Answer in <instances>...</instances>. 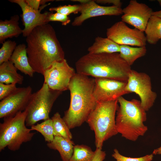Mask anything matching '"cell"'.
Returning a JSON list of instances; mask_svg holds the SVG:
<instances>
[{
    "instance_id": "6da1fadb",
    "label": "cell",
    "mask_w": 161,
    "mask_h": 161,
    "mask_svg": "<svg viewBox=\"0 0 161 161\" xmlns=\"http://www.w3.org/2000/svg\"><path fill=\"white\" fill-rule=\"evenodd\" d=\"M26 41L29 62L35 72L43 75L54 63L65 59L55 31L48 23L35 28Z\"/></svg>"
},
{
    "instance_id": "7a4b0ae2",
    "label": "cell",
    "mask_w": 161,
    "mask_h": 161,
    "mask_svg": "<svg viewBox=\"0 0 161 161\" xmlns=\"http://www.w3.org/2000/svg\"><path fill=\"white\" fill-rule=\"evenodd\" d=\"M95 78L76 73L69 82V107L63 119L70 129L86 121L97 103L93 94Z\"/></svg>"
},
{
    "instance_id": "3957f363",
    "label": "cell",
    "mask_w": 161,
    "mask_h": 161,
    "mask_svg": "<svg viewBox=\"0 0 161 161\" xmlns=\"http://www.w3.org/2000/svg\"><path fill=\"white\" fill-rule=\"evenodd\" d=\"M76 73L127 82L131 69L119 53H88L75 63Z\"/></svg>"
},
{
    "instance_id": "277c9868",
    "label": "cell",
    "mask_w": 161,
    "mask_h": 161,
    "mask_svg": "<svg viewBox=\"0 0 161 161\" xmlns=\"http://www.w3.org/2000/svg\"><path fill=\"white\" fill-rule=\"evenodd\" d=\"M117 101L120 106L116 112V128L118 133L128 140L134 141L143 136L147 127L144 123L147 119L146 111L140 101L133 99L128 100L122 96Z\"/></svg>"
},
{
    "instance_id": "5b68a950",
    "label": "cell",
    "mask_w": 161,
    "mask_h": 161,
    "mask_svg": "<svg viewBox=\"0 0 161 161\" xmlns=\"http://www.w3.org/2000/svg\"><path fill=\"white\" fill-rule=\"evenodd\" d=\"M117 100L97 102L86 122L95 134L96 148L102 149L104 141L118 133L115 114L118 108Z\"/></svg>"
},
{
    "instance_id": "8992f818",
    "label": "cell",
    "mask_w": 161,
    "mask_h": 161,
    "mask_svg": "<svg viewBox=\"0 0 161 161\" xmlns=\"http://www.w3.org/2000/svg\"><path fill=\"white\" fill-rule=\"evenodd\" d=\"M26 110L14 116L4 118L0 123V151L7 147L10 150H18L24 143L30 141L35 133L27 127Z\"/></svg>"
},
{
    "instance_id": "52a82bcc",
    "label": "cell",
    "mask_w": 161,
    "mask_h": 161,
    "mask_svg": "<svg viewBox=\"0 0 161 161\" xmlns=\"http://www.w3.org/2000/svg\"><path fill=\"white\" fill-rule=\"evenodd\" d=\"M62 92L51 89L44 83L39 89L32 94L25 110L26 126L31 127L40 120L49 118L53 104Z\"/></svg>"
},
{
    "instance_id": "ba28073f",
    "label": "cell",
    "mask_w": 161,
    "mask_h": 161,
    "mask_svg": "<svg viewBox=\"0 0 161 161\" xmlns=\"http://www.w3.org/2000/svg\"><path fill=\"white\" fill-rule=\"evenodd\" d=\"M126 90L140 97L141 106L146 112L153 106L157 97L152 90L151 78L146 73L131 69L126 83Z\"/></svg>"
},
{
    "instance_id": "9c48e42d",
    "label": "cell",
    "mask_w": 161,
    "mask_h": 161,
    "mask_svg": "<svg viewBox=\"0 0 161 161\" xmlns=\"http://www.w3.org/2000/svg\"><path fill=\"white\" fill-rule=\"evenodd\" d=\"M75 73L74 69L64 59L54 63L45 72L44 83L51 89L63 92L68 90L69 82Z\"/></svg>"
},
{
    "instance_id": "30bf717a",
    "label": "cell",
    "mask_w": 161,
    "mask_h": 161,
    "mask_svg": "<svg viewBox=\"0 0 161 161\" xmlns=\"http://www.w3.org/2000/svg\"><path fill=\"white\" fill-rule=\"evenodd\" d=\"M106 34L107 38L120 45L142 47L146 45L144 32L135 28H130L122 21L107 29Z\"/></svg>"
},
{
    "instance_id": "8fae6325",
    "label": "cell",
    "mask_w": 161,
    "mask_h": 161,
    "mask_svg": "<svg viewBox=\"0 0 161 161\" xmlns=\"http://www.w3.org/2000/svg\"><path fill=\"white\" fill-rule=\"evenodd\" d=\"M30 86L17 88L0 102V118L13 116L25 109L32 93Z\"/></svg>"
},
{
    "instance_id": "7c38bea8",
    "label": "cell",
    "mask_w": 161,
    "mask_h": 161,
    "mask_svg": "<svg viewBox=\"0 0 161 161\" xmlns=\"http://www.w3.org/2000/svg\"><path fill=\"white\" fill-rule=\"evenodd\" d=\"M126 83L109 78H95L94 97L97 102L117 100L128 94L126 90Z\"/></svg>"
},
{
    "instance_id": "4fadbf2b",
    "label": "cell",
    "mask_w": 161,
    "mask_h": 161,
    "mask_svg": "<svg viewBox=\"0 0 161 161\" xmlns=\"http://www.w3.org/2000/svg\"><path fill=\"white\" fill-rule=\"evenodd\" d=\"M153 12L146 4L138 2L136 0H131L123 9L122 21L144 32Z\"/></svg>"
},
{
    "instance_id": "5bb4252c",
    "label": "cell",
    "mask_w": 161,
    "mask_h": 161,
    "mask_svg": "<svg viewBox=\"0 0 161 161\" xmlns=\"http://www.w3.org/2000/svg\"><path fill=\"white\" fill-rule=\"evenodd\" d=\"M10 2L17 4L21 7L22 14L21 15L24 28L23 30V35L27 37L36 27L48 24V18L50 12L41 13V10L48 4L42 5L38 10L31 8L25 0H10Z\"/></svg>"
},
{
    "instance_id": "9a60e30c",
    "label": "cell",
    "mask_w": 161,
    "mask_h": 161,
    "mask_svg": "<svg viewBox=\"0 0 161 161\" xmlns=\"http://www.w3.org/2000/svg\"><path fill=\"white\" fill-rule=\"evenodd\" d=\"M81 14L75 17L72 24L73 26L81 25L86 20L89 18L103 16H120L123 14L121 7L112 5L104 6L100 5L95 0H88L81 4Z\"/></svg>"
},
{
    "instance_id": "2e32d148",
    "label": "cell",
    "mask_w": 161,
    "mask_h": 161,
    "mask_svg": "<svg viewBox=\"0 0 161 161\" xmlns=\"http://www.w3.org/2000/svg\"><path fill=\"white\" fill-rule=\"evenodd\" d=\"M9 61L21 72L30 77H33L35 72L29 64L25 44L17 46Z\"/></svg>"
},
{
    "instance_id": "e0dca14e",
    "label": "cell",
    "mask_w": 161,
    "mask_h": 161,
    "mask_svg": "<svg viewBox=\"0 0 161 161\" xmlns=\"http://www.w3.org/2000/svg\"><path fill=\"white\" fill-rule=\"evenodd\" d=\"M19 16L15 15L9 20L0 21V43L3 44L9 38L17 37L22 33L19 24Z\"/></svg>"
},
{
    "instance_id": "ac0fdd59",
    "label": "cell",
    "mask_w": 161,
    "mask_h": 161,
    "mask_svg": "<svg viewBox=\"0 0 161 161\" xmlns=\"http://www.w3.org/2000/svg\"><path fill=\"white\" fill-rule=\"evenodd\" d=\"M17 70L10 61L0 64V83L22 84L24 77L17 72Z\"/></svg>"
},
{
    "instance_id": "d6986e66",
    "label": "cell",
    "mask_w": 161,
    "mask_h": 161,
    "mask_svg": "<svg viewBox=\"0 0 161 161\" xmlns=\"http://www.w3.org/2000/svg\"><path fill=\"white\" fill-rule=\"evenodd\" d=\"M74 143L59 136H54L53 140L47 144L49 148L58 151L62 161H69L73 151Z\"/></svg>"
},
{
    "instance_id": "ffe728a7",
    "label": "cell",
    "mask_w": 161,
    "mask_h": 161,
    "mask_svg": "<svg viewBox=\"0 0 161 161\" xmlns=\"http://www.w3.org/2000/svg\"><path fill=\"white\" fill-rule=\"evenodd\" d=\"M120 45L108 38L96 37L93 44L88 49V53L99 54L120 52Z\"/></svg>"
},
{
    "instance_id": "44dd1931",
    "label": "cell",
    "mask_w": 161,
    "mask_h": 161,
    "mask_svg": "<svg viewBox=\"0 0 161 161\" xmlns=\"http://www.w3.org/2000/svg\"><path fill=\"white\" fill-rule=\"evenodd\" d=\"M146 41L151 44H155L161 39V18L152 16L144 31Z\"/></svg>"
},
{
    "instance_id": "7402d4cb",
    "label": "cell",
    "mask_w": 161,
    "mask_h": 161,
    "mask_svg": "<svg viewBox=\"0 0 161 161\" xmlns=\"http://www.w3.org/2000/svg\"><path fill=\"white\" fill-rule=\"evenodd\" d=\"M146 52L145 46L134 47L127 45H120V55L130 66L137 59L144 56Z\"/></svg>"
},
{
    "instance_id": "603a6c76",
    "label": "cell",
    "mask_w": 161,
    "mask_h": 161,
    "mask_svg": "<svg viewBox=\"0 0 161 161\" xmlns=\"http://www.w3.org/2000/svg\"><path fill=\"white\" fill-rule=\"evenodd\" d=\"M53 122L54 136H59L72 140V135L70 129L58 112L55 113L51 118Z\"/></svg>"
},
{
    "instance_id": "cb8c5ba5",
    "label": "cell",
    "mask_w": 161,
    "mask_h": 161,
    "mask_svg": "<svg viewBox=\"0 0 161 161\" xmlns=\"http://www.w3.org/2000/svg\"><path fill=\"white\" fill-rule=\"evenodd\" d=\"M95 151L86 145H74L72 155L69 161H92Z\"/></svg>"
},
{
    "instance_id": "d4e9b609",
    "label": "cell",
    "mask_w": 161,
    "mask_h": 161,
    "mask_svg": "<svg viewBox=\"0 0 161 161\" xmlns=\"http://www.w3.org/2000/svg\"><path fill=\"white\" fill-rule=\"evenodd\" d=\"M32 131H36L43 136L45 141L48 143L52 141L54 138L53 122L49 118L40 123H37L31 127Z\"/></svg>"
},
{
    "instance_id": "484cf974",
    "label": "cell",
    "mask_w": 161,
    "mask_h": 161,
    "mask_svg": "<svg viewBox=\"0 0 161 161\" xmlns=\"http://www.w3.org/2000/svg\"><path fill=\"white\" fill-rule=\"evenodd\" d=\"M16 46L15 41L7 40L2 44L0 49V64L9 61Z\"/></svg>"
},
{
    "instance_id": "4316f807",
    "label": "cell",
    "mask_w": 161,
    "mask_h": 161,
    "mask_svg": "<svg viewBox=\"0 0 161 161\" xmlns=\"http://www.w3.org/2000/svg\"><path fill=\"white\" fill-rule=\"evenodd\" d=\"M49 10L51 12L55 11L68 16L71 13L76 14L80 12V4L60 5L55 7H51Z\"/></svg>"
},
{
    "instance_id": "83f0119b",
    "label": "cell",
    "mask_w": 161,
    "mask_h": 161,
    "mask_svg": "<svg viewBox=\"0 0 161 161\" xmlns=\"http://www.w3.org/2000/svg\"><path fill=\"white\" fill-rule=\"evenodd\" d=\"M112 156L116 160V161H151L153 159L154 155L152 154L140 157L131 158L122 155L117 149H115Z\"/></svg>"
},
{
    "instance_id": "f1b7e54d",
    "label": "cell",
    "mask_w": 161,
    "mask_h": 161,
    "mask_svg": "<svg viewBox=\"0 0 161 161\" xmlns=\"http://www.w3.org/2000/svg\"><path fill=\"white\" fill-rule=\"evenodd\" d=\"M16 84L0 83V100H2L15 91L17 88Z\"/></svg>"
},
{
    "instance_id": "f546056e",
    "label": "cell",
    "mask_w": 161,
    "mask_h": 161,
    "mask_svg": "<svg viewBox=\"0 0 161 161\" xmlns=\"http://www.w3.org/2000/svg\"><path fill=\"white\" fill-rule=\"evenodd\" d=\"M48 21H57L61 23L62 25L66 26L69 24L71 21L69 18L68 16L64 15L58 12L53 13H50L48 18Z\"/></svg>"
},
{
    "instance_id": "4dcf8cb0",
    "label": "cell",
    "mask_w": 161,
    "mask_h": 161,
    "mask_svg": "<svg viewBox=\"0 0 161 161\" xmlns=\"http://www.w3.org/2000/svg\"><path fill=\"white\" fill-rule=\"evenodd\" d=\"M95 151V155L92 161H103L106 156L105 152L99 148H96Z\"/></svg>"
},
{
    "instance_id": "1f68e13d",
    "label": "cell",
    "mask_w": 161,
    "mask_h": 161,
    "mask_svg": "<svg viewBox=\"0 0 161 161\" xmlns=\"http://www.w3.org/2000/svg\"><path fill=\"white\" fill-rule=\"evenodd\" d=\"M98 4H112L113 5L121 7L122 3L120 0H95Z\"/></svg>"
},
{
    "instance_id": "d6a6232c",
    "label": "cell",
    "mask_w": 161,
    "mask_h": 161,
    "mask_svg": "<svg viewBox=\"0 0 161 161\" xmlns=\"http://www.w3.org/2000/svg\"><path fill=\"white\" fill-rule=\"evenodd\" d=\"M25 1L31 8L35 10H38L40 5H41L40 0H25Z\"/></svg>"
},
{
    "instance_id": "836d02e7",
    "label": "cell",
    "mask_w": 161,
    "mask_h": 161,
    "mask_svg": "<svg viewBox=\"0 0 161 161\" xmlns=\"http://www.w3.org/2000/svg\"><path fill=\"white\" fill-rule=\"evenodd\" d=\"M152 154L153 155H161V146L154 149L153 151Z\"/></svg>"
},
{
    "instance_id": "e575fe53",
    "label": "cell",
    "mask_w": 161,
    "mask_h": 161,
    "mask_svg": "<svg viewBox=\"0 0 161 161\" xmlns=\"http://www.w3.org/2000/svg\"><path fill=\"white\" fill-rule=\"evenodd\" d=\"M152 16H157L161 18V10L158 11L153 12Z\"/></svg>"
},
{
    "instance_id": "d590c367",
    "label": "cell",
    "mask_w": 161,
    "mask_h": 161,
    "mask_svg": "<svg viewBox=\"0 0 161 161\" xmlns=\"http://www.w3.org/2000/svg\"><path fill=\"white\" fill-rule=\"evenodd\" d=\"M88 0H72L71 1L73 2H80V4L86 3L88 1Z\"/></svg>"
},
{
    "instance_id": "8d00e7d4",
    "label": "cell",
    "mask_w": 161,
    "mask_h": 161,
    "mask_svg": "<svg viewBox=\"0 0 161 161\" xmlns=\"http://www.w3.org/2000/svg\"><path fill=\"white\" fill-rule=\"evenodd\" d=\"M157 1L159 2L160 5L161 6V0H157Z\"/></svg>"
}]
</instances>
